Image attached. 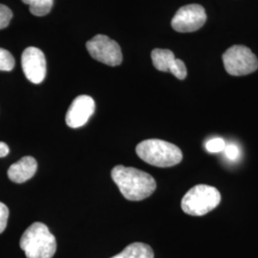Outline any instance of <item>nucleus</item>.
Listing matches in <instances>:
<instances>
[{
	"label": "nucleus",
	"mask_w": 258,
	"mask_h": 258,
	"mask_svg": "<svg viewBox=\"0 0 258 258\" xmlns=\"http://www.w3.org/2000/svg\"><path fill=\"white\" fill-rule=\"evenodd\" d=\"M111 177L120 194L129 201L145 200L156 189L155 179L134 167L116 166L111 171Z\"/></svg>",
	"instance_id": "f257e3e1"
},
{
	"label": "nucleus",
	"mask_w": 258,
	"mask_h": 258,
	"mask_svg": "<svg viewBox=\"0 0 258 258\" xmlns=\"http://www.w3.org/2000/svg\"><path fill=\"white\" fill-rule=\"evenodd\" d=\"M19 246L27 258H52L56 250V241L46 225L35 222L22 234Z\"/></svg>",
	"instance_id": "f03ea898"
},
{
	"label": "nucleus",
	"mask_w": 258,
	"mask_h": 258,
	"mask_svg": "<svg viewBox=\"0 0 258 258\" xmlns=\"http://www.w3.org/2000/svg\"><path fill=\"white\" fill-rule=\"evenodd\" d=\"M136 153L144 162L158 167L174 166L183 160L180 148L159 139L143 141L136 147Z\"/></svg>",
	"instance_id": "7ed1b4c3"
},
{
	"label": "nucleus",
	"mask_w": 258,
	"mask_h": 258,
	"mask_svg": "<svg viewBox=\"0 0 258 258\" xmlns=\"http://www.w3.org/2000/svg\"><path fill=\"white\" fill-rule=\"evenodd\" d=\"M221 202L219 190L208 184H197L184 194L181 207L188 215L203 216L213 211Z\"/></svg>",
	"instance_id": "20e7f679"
},
{
	"label": "nucleus",
	"mask_w": 258,
	"mask_h": 258,
	"mask_svg": "<svg viewBox=\"0 0 258 258\" xmlns=\"http://www.w3.org/2000/svg\"><path fill=\"white\" fill-rule=\"evenodd\" d=\"M226 71L231 76H245L258 69V59L250 49L244 45H233L223 55Z\"/></svg>",
	"instance_id": "39448f33"
},
{
	"label": "nucleus",
	"mask_w": 258,
	"mask_h": 258,
	"mask_svg": "<svg viewBox=\"0 0 258 258\" xmlns=\"http://www.w3.org/2000/svg\"><path fill=\"white\" fill-rule=\"evenodd\" d=\"M86 48L93 58L104 64L118 66L122 61L120 45L107 36H95L87 41Z\"/></svg>",
	"instance_id": "423d86ee"
},
{
	"label": "nucleus",
	"mask_w": 258,
	"mask_h": 258,
	"mask_svg": "<svg viewBox=\"0 0 258 258\" xmlns=\"http://www.w3.org/2000/svg\"><path fill=\"white\" fill-rule=\"evenodd\" d=\"M207 21L206 11L201 5L189 4L177 11L171 26L179 33H190L203 27Z\"/></svg>",
	"instance_id": "0eeeda50"
},
{
	"label": "nucleus",
	"mask_w": 258,
	"mask_h": 258,
	"mask_svg": "<svg viewBox=\"0 0 258 258\" xmlns=\"http://www.w3.org/2000/svg\"><path fill=\"white\" fill-rule=\"evenodd\" d=\"M22 70L32 83H41L46 77V58L43 52L37 47H28L21 56Z\"/></svg>",
	"instance_id": "6e6552de"
},
{
	"label": "nucleus",
	"mask_w": 258,
	"mask_h": 258,
	"mask_svg": "<svg viewBox=\"0 0 258 258\" xmlns=\"http://www.w3.org/2000/svg\"><path fill=\"white\" fill-rule=\"evenodd\" d=\"M95 109L96 104L90 96H79L71 103L67 111L65 121L69 127H82L91 118Z\"/></svg>",
	"instance_id": "1a4fd4ad"
},
{
	"label": "nucleus",
	"mask_w": 258,
	"mask_h": 258,
	"mask_svg": "<svg viewBox=\"0 0 258 258\" xmlns=\"http://www.w3.org/2000/svg\"><path fill=\"white\" fill-rule=\"evenodd\" d=\"M37 169V163L34 157H23L10 166L8 177L12 182L16 184H22L35 175Z\"/></svg>",
	"instance_id": "9d476101"
},
{
	"label": "nucleus",
	"mask_w": 258,
	"mask_h": 258,
	"mask_svg": "<svg viewBox=\"0 0 258 258\" xmlns=\"http://www.w3.org/2000/svg\"><path fill=\"white\" fill-rule=\"evenodd\" d=\"M151 58L154 67L162 72H170L175 63V55L167 49H154L151 52Z\"/></svg>",
	"instance_id": "9b49d317"
},
{
	"label": "nucleus",
	"mask_w": 258,
	"mask_h": 258,
	"mask_svg": "<svg viewBox=\"0 0 258 258\" xmlns=\"http://www.w3.org/2000/svg\"><path fill=\"white\" fill-rule=\"evenodd\" d=\"M111 258H154L153 249L145 243H132L120 253Z\"/></svg>",
	"instance_id": "f8f14e48"
},
{
	"label": "nucleus",
	"mask_w": 258,
	"mask_h": 258,
	"mask_svg": "<svg viewBox=\"0 0 258 258\" xmlns=\"http://www.w3.org/2000/svg\"><path fill=\"white\" fill-rule=\"evenodd\" d=\"M30 6V12L37 17H44L52 10L54 0H22Z\"/></svg>",
	"instance_id": "ddd939ff"
},
{
	"label": "nucleus",
	"mask_w": 258,
	"mask_h": 258,
	"mask_svg": "<svg viewBox=\"0 0 258 258\" xmlns=\"http://www.w3.org/2000/svg\"><path fill=\"white\" fill-rule=\"evenodd\" d=\"M15 67V58L9 51L0 48V71H12Z\"/></svg>",
	"instance_id": "4468645a"
},
{
	"label": "nucleus",
	"mask_w": 258,
	"mask_h": 258,
	"mask_svg": "<svg viewBox=\"0 0 258 258\" xmlns=\"http://www.w3.org/2000/svg\"><path fill=\"white\" fill-rule=\"evenodd\" d=\"M227 144L222 138L210 139L205 144V148L210 153H220L223 152Z\"/></svg>",
	"instance_id": "2eb2a0df"
},
{
	"label": "nucleus",
	"mask_w": 258,
	"mask_h": 258,
	"mask_svg": "<svg viewBox=\"0 0 258 258\" xmlns=\"http://www.w3.org/2000/svg\"><path fill=\"white\" fill-rule=\"evenodd\" d=\"M225 153V156L231 162L237 161L241 156V150L237 145L235 144H229L226 146V148L223 151Z\"/></svg>",
	"instance_id": "dca6fc26"
},
{
	"label": "nucleus",
	"mask_w": 258,
	"mask_h": 258,
	"mask_svg": "<svg viewBox=\"0 0 258 258\" xmlns=\"http://www.w3.org/2000/svg\"><path fill=\"white\" fill-rule=\"evenodd\" d=\"M12 18H13L12 11L7 6L0 4V30L8 27Z\"/></svg>",
	"instance_id": "f3484780"
},
{
	"label": "nucleus",
	"mask_w": 258,
	"mask_h": 258,
	"mask_svg": "<svg viewBox=\"0 0 258 258\" xmlns=\"http://www.w3.org/2000/svg\"><path fill=\"white\" fill-rule=\"evenodd\" d=\"M170 73L174 75L176 78L179 80H184L187 75V71H186V67H185L184 61L176 58L175 63H174L173 68L171 69Z\"/></svg>",
	"instance_id": "a211bd4d"
},
{
	"label": "nucleus",
	"mask_w": 258,
	"mask_h": 258,
	"mask_svg": "<svg viewBox=\"0 0 258 258\" xmlns=\"http://www.w3.org/2000/svg\"><path fill=\"white\" fill-rule=\"evenodd\" d=\"M9 218V209L5 204L0 202V233L5 231Z\"/></svg>",
	"instance_id": "6ab92c4d"
},
{
	"label": "nucleus",
	"mask_w": 258,
	"mask_h": 258,
	"mask_svg": "<svg viewBox=\"0 0 258 258\" xmlns=\"http://www.w3.org/2000/svg\"><path fill=\"white\" fill-rule=\"evenodd\" d=\"M10 149L7 144L0 142V158H4L9 154Z\"/></svg>",
	"instance_id": "aec40b11"
}]
</instances>
